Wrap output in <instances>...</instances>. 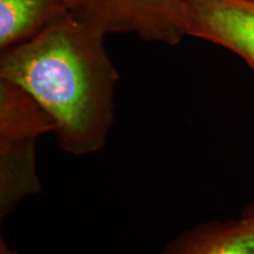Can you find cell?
<instances>
[{
    "label": "cell",
    "instance_id": "6da1fadb",
    "mask_svg": "<svg viewBox=\"0 0 254 254\" xmlns=\"http://www.w3.org/2000/svg\"><path fill=\"white\" fill-rule=\"evenodd\" d=\"M105 36L67 9L31 39L1 51L0 79L43 107L55 123L60 148L73 155L100 150L114 120L119 74Z\"/></svg>",
    "mask_w": 254,
    "mask_h": 254
},
{
    "label": "cell",
    "instance_id": "7a4b0ae2",
    "mask_svg": "<svg viewBox=\"0 0 254 254\" xmlns=\"http://www.w3.org/2000/svg\"><path fill=\"white\" fill-rule=\"evenodd\" d=\"M55 123L30 94L0 79V220L21 200L40 192L36 167L38 138Z\"/></svg>",
    "mask_w": 254,
    "mask_h": 254
},
{
    "label": "cell",
    "instance_id": "3957f363",
    "mask_svg": "<svg viewBox=\"0 0 254 254\" xmlns=\"http://www.w3.org/2000/svg\"><path fill=\"white\" fill-rule=\"evenodd\" d=\"M82 20L109 33H134L141 39L179 43L186 36V0H66Z\"/></svg>",
    "mask_w": 254,
    "mask_h": 254
},
{
    "label": "cell",
    "instance_id": "277c9868",
    "mask_svg": "<svg viewBox=\"0 0 254 254\" xmlns=\"http://www.w3.org/2000/svg\"><path fill=\"white\" fill-rule=\"evenodd\" d=\"M184 30L237 53L254 72V0H186Z\"/></svg>",
    "mask_w": 254,
    "mask_h": 254
},
{
    "label": "cell",
    "instance_id": "5b68a950",
    "mask_svg": "<svg viewBox=\"0 0 254 254\" xmlns=\"http://www.w3.org/2000/svg\"><path fill=\"white\" fill-rule=\"evenodd\" d=\"M161 254H254V208L238 220L211 222L183 232Z\"/></svg>",
    "mask_w": 254,
    "mask_h": 254
},
{
    "label": "cell",
    "instance_id": "8992f818",
    "mask_svg": "<svg viewBox=\"0 0 254 254\" xmlns=\"http://www.w3.org/2000/svg\"><path fill=\"white\" fill-rule=\"evenodd\" d=\"M67 9L66 0H0V50L31 39Z\"/></svg>",
    "mask_w": 254,
    "mask_h": 254
},
{
    "label": "cell",
    "instance_id": "52a82bcc",
    "mask_svg": "<svg viewBox=\"0 0 254 254\" xmlns=\"http://www.w3.org/2000/svg\"><path fill=\"white\" fill-rule=\"evenodd\" d=\"M0 254H18L13 249H11L4 238H0Z\"/></svg>",
    "mask_w": 254,
    "mask_h": 254
}]
</instances>
